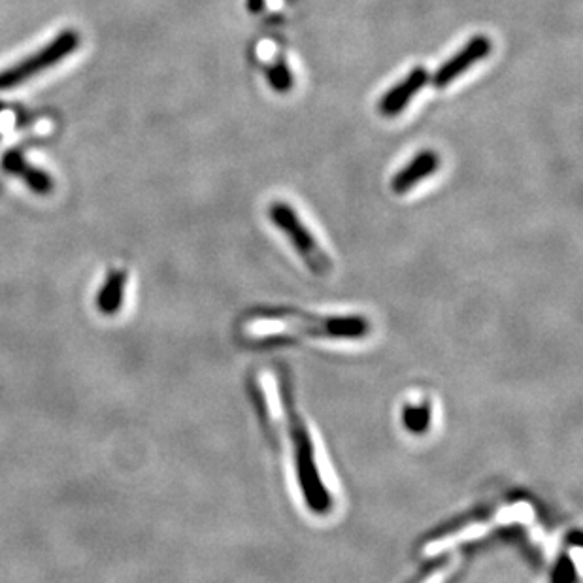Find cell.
Instances as JSON below:
<instances>
[{"label": "cell", "mask_w": 583, "mask_h": 583, "mask_svg": "<svg viewBox=\"0 0 583 583\" xmlns=\"http://www.w3.org/2000/svg\"><path fill=\"white\" fill-rule=\"evenodd\" d=\"M574 580H576L574 567H572L570 559L563 557V559L559 561V565H557V570H555V574H553V580H551V583H574Z\"/></svg>", "instance_id": "obj_10"}, {"label": "cell", "mask_w": 583, "mask_h": 583, "mask_svg": "<svg viewBox=\"0 0 583 583\" xmlns=\"http://www.w3.org/2000/svg\"><path fill=\"white\" fill-rule=\"evenodd\" d=\"M78 44H80L78 34L72 33V31L59 34L55 40H51L44 50L36 51L29 59L17 63L12 68L2 70L0 72V91L12 89L21 82L31 80L36 74L61 63L67 55L78 48Z\"/></svg>", "instance_id": "obj_3"}, {"label": "cell", "mask_w": 583, "mask_h": 583, "mask_svg": "<svg viewBox=\"0 0 583 583\" xmlns=\"http://www.w3.org/2000/svg\"><path fill=\"white\" fill-rule=\"evenodd\" d=\"M438 168H440V155L436 151H419L406 167L400 168L399 172L393 176L391 189L397 195H406L412 187L421 184L425 178H429Z\"/></svg>", "instance_id": "obj_6"}, {"label": "cell", "mask_w": 583, "mask_h": 583, "mask_svg": "<svg viewBox=\"0 0 583 583\" xmlns=\"http://www.w3.org/2000/svg\"><path fill=\"white\" fill-rule=\"evenodd\" d=\"M267 80L270 87L276 91V93H289L293 89V74H291V68L287 67L284 59H278L274 65H270L267 70Z\"/></svg>", "instance_id": "obj_9"}, {"label": "cell", "mask_w": 583, "mask_h": 583, "mask_svg": "<svg viewBox=\"0 0 583 583\" xmlns=\"http://www.w3.org/2000/svg\"><path fill=\"white\" fill-rule=\"evenodd\" d=\"M2 167L6 168L8 172L16 174L19 176L25 184L29 185L33 191L40 193V195H46L50 193L51 184L50 176L44 174L42 170L34 168L33 165H29V161L19 153V151H10L6 157H4V163Z\"/></svg>", "instance_id": "obj_8"}, {"label": "cell", "mask_w": 583, "mask_h": 583, "mask_svg": "<svg viewBox=\"0 0 583 583\" xmlns=\"http://www.w3.org/2000/svg\"><path fill=\"white\" fill-rule=\"evenodd\" d=\"M429 82V72L427 68L416 67L410 70V74L395 85L391 91H387L380 99L378 110L385 117L399 116L408 108V104L416 97L417 93Z\"/></svg>", "instance_id": "obj_5"}, {"label": "cell", "mask_w": 583, "mask_h": 583, "mask_svg": "<svg viewBox=\"0 0 583 583\" xmlns=\"http://www.w3.org/2000/svg\"><path fill=\"white\" fill-rule=\"evenodd\" d=\"M125 287H127V272L121 268H114L106 282L97 293V310L102 316H116L123 304V297H125Z\"/></svg>", "instance_id": "obj_7"}, {"label": "cell", "mask_w": 583, "mask_h": 583, "mask_svg": "<svg viewBox=\"0 0 583 583\" xmlns=\"http://www.w3.org/2000/svg\"><path fill=\"white\" fill-rule=\"evenodd\" d=\"M367 331V325L359 317L350 319H302L300 325L295 323L293 316H259L253 317L246 325V333L251 338H280V336H336V338H351L359 340Z\"/></svg>", "instance_id": "obj_1"}, {"label": "cell", "mask_w": 583, "mask_h": 583, "mask_svg": "<svg viewBox=\"0 0 583 583\" xmlns=\"http://www.w3.org/2000/svg\"><path fill=\"white\" fill-rule=\"evenodd\" d=\"M265 8V0H248V10L251 14H259Z\"/></svg>", "instance_id": "obj_11"}, {"label": "cell", "mask_w": 583, "mask_h": 583, "mask_svg": "<svg viewBox=\"0 0 583 583\" xmlns=\"http://www.w3.org/2000/svg\"><path fill=\"white\" fill-rule=\"evenodd\" d=\"M268 216L272 223L289 238L293 248L297 250L300 259L306 263L316 276H327L333 270L331 257L317 244L316 236L304 225L299 214L293 210L291 204L284 200H276L268 208Z\"/></svg>", "instance_id": "obj_2"}, {"label": "cell", "mask_w": 583, "mask_h": 583, "mask_svg": "<svg viewBox=\"0 0 583 583\" xmlns=\"http://www.w3.org/2000/svg\"><path fill=\"white\" fill-rule=\"evenodd\" d=\"M493 50V42L485 34H476L468 40L467 44L457 51L451 59H448L442 67L434 72L433 84L436 89H444L453 84L457 78H461L467 70L484 61L485 57Z\"/></svg>", "instance_id": "obj_4"}]
</instances>
